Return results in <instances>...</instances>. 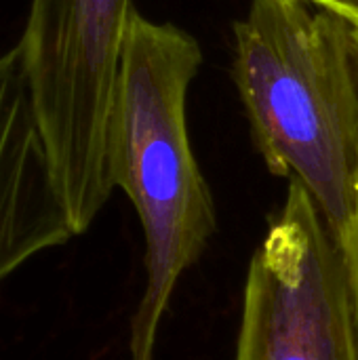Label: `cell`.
Returning <instances> with one entry per match:
<instances>
[{"mask_svg": "<svg viewBox=\"0 0 358 360\" xmlns=\"http://www.w3.org/2000/svg\"><path fill=\"white\" fill-rule=\"evenodd\" d=\"M74 230L40 137L21 49L0 55V283Z\"/></svg>", "mask_w": 358, "mask_h": 360, "instance_id": "5b68a950", "label": "cell"}, {"mask_svg": "<svg viewBox=\"0 0 358 360\" xmlns=\"http://www.w3.org/2000/svg\"><path fill=\"white\" fill-rule=\"evenodd\" d=\"M234 360H358L346 253L298 181L251 255Z\"/></svg>", "mask_w": 358, "mask_h": 360, "instance_id": "277c9868", "label": "cell"}, {"mask_svg": "<svg viewBox=\"0 0 358 360\" xmlns=\"http://www.w3.org/2000/svg\"><path fill=\"white\" fill-rule=\"evenodd\" d=\"M234 78L268 171L302 184L342 245L358 196V25L306 0H251Z\"/></svg>", "mask_w": 358, "mask_h": 360, "instance_id": "6da1fadb", "label": "cell"}, {"mask_svg": "<svg viewBox=\"0 0 358 360\" xmlns=\"http://www.w3.org/2000/svg\"><path fill=\"white\" fill-rule=\"evenodd\" d=\"M306 2L321 6V8H329L358 25V0H306Z\"/></svg>", "mask_w": 358, "mask_h": 360, "instance_id": "52a82bcc", "label": "cell"}, {"mask_svg": "<svg viewBox=\"0 0 358 360\" xmlns=\"http://www.w3.org/2000/svg\"><path fill=\"white\" fill-rule=\"evenodd\" d=\"M133 0H32L21 49L51 175L76 236L116 190V99Z\"/></svg>", "mask_w": 358, "mask_h": 360, "instance_id": "3957f363", "label": "cell"}, {"mask_svg": "<svg viewBox=\"0 0 358 360\" xmlns=\"http://www.w3.org/2000/svg\"><path fill=\"white\" fill-rule=\"evenodd\" d=\"M342 249L346 253V262H348V268H350V278H352V289H354V300H357L358 308V196L352 228H350L346 240L342 243Z\"/></svg>", "mask_w": 358, "mask_h": 360, "instance_id": "8992f818", "label": "cell"}, {"mask_svg": "<svg viewBox=\"0 0 358 360\" xmlns=\"http://www.w3.org/2000/svg\"><path fill=\"white\" fill-rule=\"evenodd\" d=\"M200 63L194 36L133 13L116 99V188L143 228L146 287L131 319L129 360H154L177 283L217 230L186 120L188 89Z\"/></svg>", "mask_w": 358, "mask_h": 360, "instance_id": "7a4b0ae2", "label": "cell"}]
</instances>
